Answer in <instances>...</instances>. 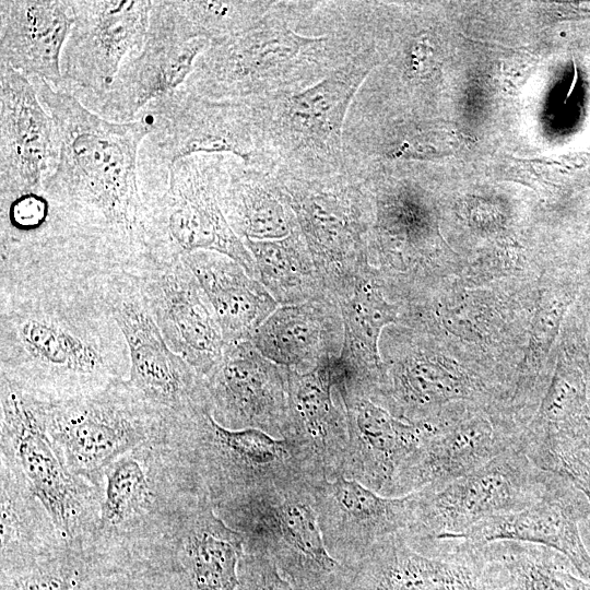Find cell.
I'll return each instance as SVG.
<instances>
[{"label": "cell", "mask_w": 590, "mask_h": 590, "mask_svg": "<svg viewBox=\"0 0 590 590\" xmlns=\"http://www.w3.org/2000/svg\"><path fill=\"white\" fill-rule=\"evenodd\" d=\"M237 590H294V588L268 557L245 552L239 564Z\"/></svg>", "instance_id": "39"}, {"label": "cell", "mask_w": 590, "mask_h": 590, "mask_svg": "<svg viewBox=\"0 0 590 590\" xmlns=\"http://www.w3.org/2000/svg\"><path fill=\"white\" fill-rule=\"evenodd\" d=\"M589 405H590V403H589Z\"/></svg>", "instance_id": "40"}, {"label": "cell", "mask_w": 590, "mask_h": 590, "mask_svg": "<svg viewBox=\"0 0 590 590\" xmlns=\"http://www.w3.org/2000/svg\"><path fill=\"white\" fill-rule=\"evenodd\" d=\"M105 293L128 347L130 385L170 420L209 402L205 379L168 346L134 276L108 271Z\"/></svg>", "instance_id": "15"}, {"label": "cell", "mask_w": 590, "mask_h": 590, "mask_svg": "<svg viewBox=\"0 0 590 590\" xmlns=\"http://www.w3.org/2000/svg\"><path fill=\"white\" fill-rule=\"evenodd\" d=\"M378 64L379 56L370 47L315 85L261 101L266 154L275 175L316 179L343 170L347 113Z\"/></svg>", "instance_id": "6"}, {"label": "cell", "mask_w": 590, "mask_h": 590, "mask_svg": "<svg viewBox=\"0 0 590 590\" xmlns=\"http://www.w3.org/2000/svg\"><path fill=\"white\" fill-rule=\"evenodd\" d=\"M31 81L56 135V160L42 185L48 236L111 268L131 269L146 252L139 152L149 126L106 120L71 93Z\"/></svg>", "instance_id": "2"}, {"label": "cell", "mask_w": 590, "mask_h": 590, "mask_svg": "<svg viewBox=\"0 0 590 590\" xmlns=\"http://www.w3.org/2000/svg\"><path fill=\"white\" fill-rule=\"evenodd\" d=\"M101 487L99 514L81 548L92 575L168 571L177 535L206 495L187 460L166 436L110 463Z\"/></svg>", "instance_id": "4"}, {"label": "cell", "mask_w": 590, "mask_h": 590, "mask_svg": "<svg viewBox=\"0 0 590 590\" xmlns=\"http://www.w3.org/2000/svg\"><path fill=\"white\" fill-rule=\"evenodd\" d=\"M56 155L54 121L33 82L0 62V198L43 189Z\"/></svg>", "instance_id": "22"}, {"label": "cell", "mask_w": 590, "mask_h": 590, "mask_svg": "<svg viewBox=\"0 0 590 590\" xmlns=\"http://www.w3.org/2000/svg\"><path fill=\"white\" fill-rule=\"evenodd\" d=\"M1 578L59 553L68 542L31 489L20 468L0 455Z\"/></svg>", "instance_id": "32"}, {"label": "cell", "mask_w": 590, "mask_h": 590, "mask_svg": "<svg viewBox=\"0 0 590 590\" xmlns=\"http://www.w3.org/2000/svg\"><path fill=\"white\" fill-rule=\"evenodd\" d=\"M345 590H481V583L469 547L459 543L448 556H429L398 533L374 545Z\"/></svg>", "instance_id": "26"}, {"label": "cell", "mask_w": 590, "mask_h": 590, "mask_svg": "<svg viewBox=\"0 0 590 590\" xmlns=\"http://www.w3.org/2000/svg\"><path fill=\"white\" fill-rule=\"evenodd\" d=\"M166 343L200 376L220 364L225 342L197 278L182 258L144 255L130 270Z\"/></svg>", "instance_id": "18"}, {"label": "cell", "mask_w": 590, "mask_h": 590, "mask_svg": "<svg viewBox=\"0 0 590 590\" xmlns=\"http://www.w3.org/2000/svg\"><path fill=\"white\" fill-rule=\"evenodd\" d=\"M256 263L257 280L280 306L328 297L299 227L273 240H244Z\"/></svg>", "instance_id": "35"}, {"label": "cell", "mask_w": 590, "mask_h": 590, "mask_svg": "<svg viewBox=\"0 0 590 590\" xmlns=\"http://www.w3.org/2000/svg\"><path fill=\"white\" fill-rule=\"evenodd\" d=\"M250 341L271 362L306 373L341 357L344 330L340 307L330 296L279 306Z\"/></svg>", "instance_id": "28"}, {"label": "cell", "mask_w": 590, "mask_h": 590, "mask_svg": "<svg viewBox=\"0 0 590 590\" xmlns=\"http://www.w3.org/2000/svg\"><path fill=\"white\" fill-rule=\"evenodd\" d=\"M220 202L243 241L281 239L298 227L275 174L247 165L234 155L223 157Z\"/></svg>", "instance_id": "30"}, {"label": "cell", "mask_w": 590, "mask_h": 590, "mask_svg": "<svg viewBox=\"0 0 590 590\" xmlns=\"http://www.w3.org/2000/svg\"><path fill=\"white\" fill-rule=\"evenodd\" d=\"M137 119L150 128L139 152L142 189L163 182L175 162L198 154H229L274 173L266 154L261 101L212 99L181 86L152 101Z\"/></svg>", "instance_id": "5"}, {"label": "cell", "mask_w": 590, "mask_h": 590, "mask_svg": "<svg viewBox=\"0 0 590 590\" xmlns=\"http://www.w3.org/2000/svg\"><path fill=\"white\" fill-rule=\"evenodd\" d=\"M328 295L349 293L371 267L374 196L365 178L342 170L316 179L275 175Z\"/></svg>", "instance_id": "9"}, {"label": "cell", "mask_w": 590, "mask_h": 590, "mask_svg": "<svg viewBox=\"0 0 590 590\" xmlns=\"http://www.w3.org/2000/svg\"><path fill=\"white\" fill-rule=\"evenodd\" d=\"M70 3L73 25L61 55V88L95 111L123 61L142 48L153 1Z\"/></svg>", "instance_id": "16"}, {"label": "cell", "mask_w": 590, "mask_h": 590, "mask_svg": "<svg viewBox=\"0 0 590 590\" xmlns=\"http://www.w3.org/2000/svg\"><path fill=\"white\" fill-rule=\"evenodd\" d=\"M210 44L192 38L174 0L153 1L142 48L123 61L94 113L114 122L135 120L152 101L185 84Z\"/></svg>", "instance_id": "17"}, {"label": "cell", "mask_w": 590, "mask_h": 590, "mask_svg": "<svg viewBox=\"0 0 590 590\" xmlns=\"http://www.w3.org/2000/svg\"><path fill=\"white\" fill-rule=\"evenodd\" d=\"M305 477L214 507L244 536L247 553L274 563L294 590H345L353 569L328 552Z\"/></svg>", "instance_id": "7"}, {"label": "cell", "mask_w": 590, "mask_h": 590, "mask_svg": "<svg viewBox=\"0 0 590 590\" xmlns=\"http://www.w3.org/2000/svg\"><path fill=\"white\" fill-rule=\"evenodd\" d=\"M273 1L174 0L193 38L220 42L238 35L259 22Z\"/></svg>", "instance_id": "36"}, {"label": "cell", "mask_w": 590, "mask_h": 590, "mask_svg": "<svg viewBox=\"0 0 590 590\" xmlns=\"http://www.w3.org/2000/svg\"><path fill=\"white\" fill-rule=\"evenodd\" d=\"M590 515L585 495L567 479L555 474L544 496L518 511L485 519L449 539L481 546L495 541H518L546 546L567 557L590 580V554L579 523Z\"/></svg>", "instance_id": "25"}, {"label": "cell", "mask_w": 590, "mask_h": 590, "mask_svg": "<svg viewBox=\"0 0 590 590\" xmlns=\"http://www.w3.org/2000/svg\"><path fill=\"white\" fill-rule=\"evenodd\" d=\"M72 25L70 1L1 0L0 62L61 88V55Z\"/></svg>", "instance_id": "27"}, {"label": "cell", "mask_w": 590, "mask_h": 590, "mask_svg": "<svg viewBox=\"0 0 590 590\" xmlns=\"http://www.w3.org/2000/svg\"><path fill=\"white\" fill-rule=\"evenodd\" d=\"M381 338L380 376L363 392L399 420L435 426L451 405L494 408L496 398L502 400L499 391L483 377L439 357L426 337L390 330Z\"/></svg>", "instance_id": "14"}, {"label": "cell", "mask_w": 590, "mask_h": 590, "mask_svg": "<svg viewBox=\"0 0 590 590\" xmlns=\"http://www.w3.org/2000/svg\"><path fill=\"white\" fill-rule=\"evenodd\" d=\"M337 303L344 330L340 362L347 378L366 391L377 382L381 373L379 343L382 330L401 322L403 306L390 300L385 283L373 266Z\"/></svg>", "instance_id": "33"}, {"label": "cell", "mask_w": 590, "mask_h": 590, "mask_svg": "<svg viewBox=\"0 0 590 590\" xmlns=\"http://www.w3.org/2000/svg\"><path fill=\"white\" fill-rule=\"evenodd\" d=\"M92 577L82 550L69 543L56 555L8 578L1 590H76Z\"/></svg>", "instance_id": "37"}, {"label": "cell", "mask_w": 590, "mask_h": 590, "mask_svg": "<svg viewBox=\"0 0 590 590\" xmlns=\"http://www.w3.org/2000/svg\"><path fill=\"white\" fill-rule=\"evenodd\" d=\"M554 475L538 468L518 446L511 447L438 488L415 492L414 520L401 535L422 552L485 519L531 506L544 496Z\"/></svg>", "instance_id": "12"}, {"label": "cell", "mask_w": 590, "mask_h": 590, "mask_svg": "<svg viewBox=\"0 0 590 590\" xmlns=\"http://www.w3.org/2000/svg\"><path fill=\"white\" fill-rule=\"evenodd\" d=\"M76 590H177L169 573L141 569L95 575L84 580Z\"/></svg>", "instance_id": "38"}, {"label": "cell", "mask_w": 590, "mask_h": 590, "mask_svg": "<svg viewBox=\"0 0 590 590\" xmlns=\"http://www.w3.org/2000/svg\"><path fill=\"white\" fill-rule=\"evenodd\" d=\"M46 429L69 470L96 486L128 451L167 436L170 418L128 381L64 402L43 403Z\"/></svg>", "instance_id": "10"}, {"label": "cell", "mask_w": 590, "mask_h": 590, "mask_svg": "<svg viewBox=\"0 0 590 590\" xmlns=\"http://www.w3.org/2000/svg\"><path fill=\"white\" fill-rule=\"evenodd\" d=\"M342 396L349 423L343 475L380 495L389 496L398 473L420 449L434 426L399 420L346 379Z\"/></svg>", "instance_id": "24"}, {"label": "cell", "mask_w": 590, "mask_h": 590, "mask_svg": "<svg viewBox=\"0 0 590 590\" xmlns=\"http://www.w3.org/2000/svg\"><path fill=\"white\" fill-rule=\"evenodd\" d=\"M224 154H198L175 162L164 184L144 198L145 255L172 259L216 251L257 279L256 263L228 224L220 202Z\"/></svg>", "instance_id": "11"}, {"label": "cell", "mask_w": 590, "mask_h": 590, "mask_svg": "<svg viewBox=\"0 0 590 590\" xmlns=\"http://www.w3.org/2000/svg\"><path fill=\"white\" fill-rule=\"evenodd\" d=\"M167 440L191 465L213 507L312 479L295 441L258 429H228L215 421L210 402L170 421Z\"/></svg>", "instance_id": "8"}, {"label": "cell", "mask_w": 590, "mask_h": 590, "mask_svg": "<svg viewBox=\"0 0 590 590\" xmlns=\"http://www.w3.org/2000/svg\"><path fill=\"white\" fill-rule=\"evenodd\" d=\"M310 489L329 554L351 569L375 544L403 532L414 520L416 493L384 496L342 474L312 479Z\"/></svg>", "instance_id": "20"}, {"label": "cell", "mask_w": 590, "mask_h": 590, "mask_svg": "<svg viewBox=\"0 0 590 590\" xmlns=\"http://www.w3.org/2000/svg\"><path fill=\"white\" fill-rule=\"evenodd\" d=\"M522 428L500 411L462 404L434 426L398 473L389 497L438 488L518 446Z\"/></svg>", "instance_id": "19"}, {"label": "cell", "mask_w": 590, "mask_h": 590, "mask_svg": "<svg viewBox=\"0 0 590 590\" xmlns=\"http://www.w3.org/2000/svg\"><path fill=\"white\" fill-rule=\"evenodd\" d=\"M1 455L20 468L62 538L81 548L101 508L102 487L73 474L49 437L43 403L0 378Z\"/></svg>", "instance_id": "13"}, {"label": "cell", "mask_w": 590, "mask_h": 590, "mask_svg": "<svg viewBox=\"0 0 590 590\" xmlns=\"http://www.w3.org/2000/svg\"><path fill=\"white\" fill-rule=\"evenodd\" d=\"M346 370L340 358L306 373L287 369L291 439L297 444L312 479L343 475L349 445L342 396Z\"/></svg>", "instance_id": "23"}, {"label": "cell", "mask_w": 590, "mask_h": 590, "mask_svg": "<svg viewBox=\"0 0 590 590\" xmlns=\"http://www.w3.org/2000/svg\"><path fill=\"white\" fill-rule=\"evenodd\" d=\"M204 379L219 424L288 437L287 368L264 357L250 340L225 345L220 364Z\"/></svg>", "instance_id": "21"}, {"label": "cell", "mask_w": 590, "mask_h": 590, "mask_svg": "<svg viewBox=\"0 0 590 590\" xmlns=\"http://www.w3.org/2000/svg\"><path fill=\"white\" fill-rule=\"evenodd\" d=\"M468 546L481 590H590V580L576 576L570 560L546 546L518 541Z\"/></svg>", "instance_id": "34"}, {"label": "cell", "mask_w": 590, "mask_h": 590, "mask_svg": "<svg viewBox=\"0 0 590 590\" xmlns=\"http://www.w3.org/2000/svg\"><path fill=\"white\" fill-rule=\"evenodd\" d=\"M244 553V536L225 523L205 495L177 535L169 574L177 590H237Z\"/></svg>", "instance_id": "29"}, {"label": "cell", "mask_w": 590, "mask_h": 590, "mask_svg": "<svg viewBox=\"0 0 590 590\" xmlns=\"http://www.w3.org/2000/svg\"><path fill=\"white\" fill-rule=\"evenodd\" d=\"M214 311L225 345L250 340L257 329L279 308L259 280L232 258L199 250L184 255Z\"/></svg>", "instance_id": "31"}, {"label": "cell", "mask_w": 590, "mask_h": 590, "mask_svg": "<svg viewBox=\"0 0 590 590\" xmlns=\"http://www.w3.org/2000/svg\"><path fill=\"white\" fill-rule=\"evenodd\" d=\"M369 1H273L249 30L214 42L182 87L212 99L266 101L317 84L373 46Z\"/></svg>", "instance_id": "3"}, {"label": "cell", "mask_w": 590, "mask_h": 590, "mask_svg": "<svg viewBox=\"0 0 590 590\" xmlns=\"http://www.w3.org/2000/svg\"><path fill=\"white\" fill-rule=\"evenodd\" d=\"M0 378L55 404L129 378L105 293L113 270L52 243L0 247Z\"/></svg>", "instance_id": "1"}]
</instances>
